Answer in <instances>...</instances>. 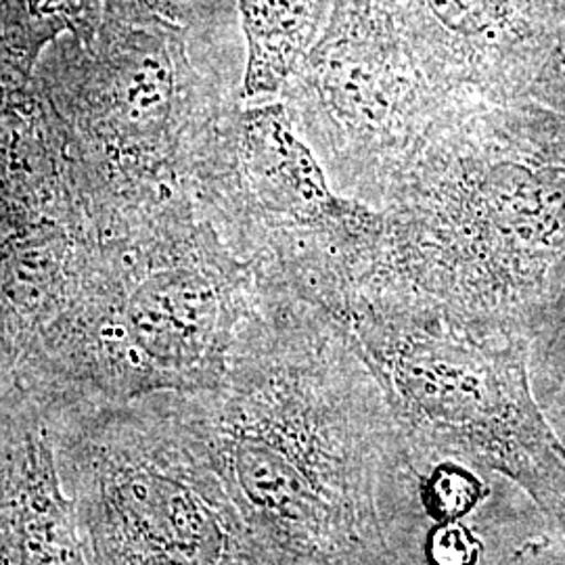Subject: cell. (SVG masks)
<instances>
[{"mask_svg":"<svg viewBox=\"0 0 565 565\" xmlns=\"http://www.w3.org/2000/svg\"><path fill=\"white\" fill-rule=\"evenodd\" d=\"M273 565H408L417 461L384 390L327 310L258 285L223 380L177 394Z\"/></svg>","mask_w":565,"mask_h":565,"instance_id":"1","label":"cell"},{"mask_svg":"<svg viewBox=\"0 0 565 565\" xmlns=\"http://www.w3.org/2000/svg\"><path fill=\"white\" fill-rule=\"evenodd\" d=\"M81 291L21 398L36 413L212 390L258 282L177 193L97 221Z\"/></svg>","mask_w":565,"mask_h":565,"instance_id":"2","label":"cell"},{"mask_svg":"<svg viewBox=\"0 0 565 565\" xmlns=\"http://www.w3.org/2000/svg\"><path fill=\"white\" fill-rule=\"evenodd\" d=\"M553 126L511 103L455 114L382 207V260L364 287L520 324L565 245V135Z\"/></svg>","mask_w":565,"mask_h":565,"instance_id":"3","label":"cell"},{"mask_svg":"<svg viewBox=\"0 0 565 565\" xmlns=\"http://www.w3.org/2000/svg\"><path fill=\"white\" fill-rule=\"evenodd\" d=\"M331 317L371 366L417 459L490 467L546 511H564L565 446L532 398L520 324L471 319L377 285Z\"/></svg>","mask_w":565,"mask_h":565,"instance_id":"4","label":"cell"},{"mask_svg":"<svg viewBox=\"0 0 565 565\" xmlns=\"http://www.w3.org/2000/svg\"><path fill=\"white\" fill-rule=\"evenodd\" d=\"M189 25L105 0L90 44L57 42L36 72L95 218L189 193L193 162L242 97L200 70Z\"/></svg>","mask_w":565,"mask_h":565,"instance_id":"5","label":"cell"},{"mask_svg":"<svg viewBox=\"0 0 565 565\" xmlns=\"http://www.w3.org/2000/svg\"><path fill=\"white\" fill-rule=\"evenodd\" d=\"M42 417L86 565H273L177 394Z\"/></svg>","mask_w":565,"mask_h":565,"instance_id":"6","label":"cell"},{"mask_svg":"<svg viewBox=\"0 0 565 565\" xmlns=\"http://www.w3.org/2000/svg\"><path fill=\"white\" fill-rule=\"evenodd\" d=\"M186 191L258 285L329 315L382 260L384 214L331 186L281 99L231 103L205 137Z\"/></svg>","mask_w":565,"mask_h":565,"instance_id":"7","label":"cell"},{"mask_svg":"<svg viewBox=\"0 0 565 565\" xmlns=\"http://www.w3.org/2000/svg\"><path fill=\"white\" fill-rule=\"evenodd\" d=\"M281 102L331 186L380 212L425 145L459 114L427 81L392 0H333Z\"/></svg>","mask_w":565,"mask_h":565,"instance_id":"8","label":"cell"},{"mask_svg":"<svg viewBox=\"0 0 565 565\" xmlns=\"http://www.w3.org/2000/svg\"><path fill=\"white\" fill-rule=\"evenodd\" d=\"M417 63L448 107L511 103L555 25V0H392Z\"/></svg>","mask_w":565,"mask_h":565,"instance_id":"9","label":"cell"},{"mask_svg":"<svg viewBox=\"0 0 565 565\" xmlns=\"http://www.w3.org/2000/svg\"><path fill=\"white\" fill-rule=\"evenodd\" d=\"M0 565H86L49 425L20 411L0 463Z\"/></svg>","mask_w":565,"mask_h":565,"instance_id":"10","label":"cell"},{"mask_svg":"<svg viewBox=\"0 0 565 565\" xmlns=\"http://www.w3.org/2000/svg\"><path fill=\"white\" fill-rule=\"evenodd\" d=\"M333 0H237L245 63L242 102H279L291 72L319 39Z\"/></svg>","mask_w":565,"mask_h":565,"instance_id":"11","label":"cell"},{"mask_svg":"<svg viewBox=\"0 0 565 565\" xmlns=\"http://www.w3.org/2000/svg\"><path fill=\"white\" fill-rule=\"evenodd\" d=\"M105 0H0V72L36 76L46 49L61 39L90 44Z\"/></svg>","mask_w":565,"mask_h":565,"instance_id":"12","label":"cell"},{"mask_svg":"<svg viewBox=\"0 0 565 565\" xmlns=\"http://www.w3.org/2000/svg\"><path fill=\"white\" fill-rule=\"evenodd\" d=\"M486 497L488 486L469 467L455 461L434 465L419 482V505L431 524L463 522Z\"/></svg>","mask_w":565,"mask_h":565,"instance_id":"13","label":"cell"},{"mask_svg":"<svg viewBox=\"0 0 565 565\" xmlns=\"http://www.w3.org/2000/svg\"><path fill=\"white\" fill-rule=\"evenodd\" d=\"M482 557V541L463 522L431 524L422 541L425 565H480Z\"/></svg>","mask_w":565,"mask_h":565,"instance_id":"14","label":"cell"},{"mask_svg":"<svg viewBox=\"0 0 565 565\" xmlns=\"http://www.w3.org/2000/svg\"><path fill=\"white\" fill-rule=\"evenodd\" d=\"M135 9H139L142 13H151L156 18H162L172 23H189L191 15V0H121Z\"/></svg>","mask_w":565,"mask_h":565,"instance_id":"15","label":"cell"},{"mask_svg":"<svg viewBox=\"0 0 565 565\" xmlns=\"http://www.w3.org/2000/svg\"><path fill=\"white\" fill-rule=\"evenodd\" d=\"M18 408L9 406V404L0 401V463H2V457H4V450H7V443L11 438V429L15 424V417H18Z\"/></svg>","mask_w":565,"mask_h":565,"instance_id":"16","label":"cell"}]
</instances>
